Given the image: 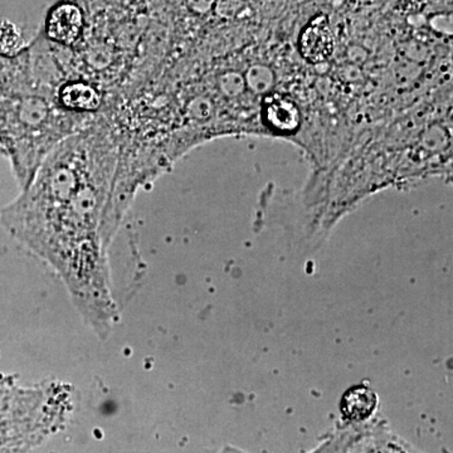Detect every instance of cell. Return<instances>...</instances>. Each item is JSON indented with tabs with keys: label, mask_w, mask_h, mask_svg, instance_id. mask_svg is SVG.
<instances>
[{
	"label": "cell",
	"mask_w": 453,
	"mask_h": 453,
	"mask_svg": "<svg viewBox=\"0 0 453 453\" xmlns=\"http://www.w3.org/2000/svg\"><path fill=\"white\" fill-rule=\"evenodd\" d=\"M98 118L74 115L57 105L52 92L33 80L27 47L12 57L0 79V149L19 189L28 187L57 146Z\"/></svg>",
	"instance_id": "cell-1"
},
{
	"label": "cell",
	"mask_w": 453,
	"mask_h": 453,
	"mask_svg": "<svg viewBox=\"0 0 453 453\" xmlns=\"http://www.w3.org/2000/svg\"><path fill=\"white\" fill-rule=\"evenodd\" d=\"M85 33L82 8L73 2H59L50 9L44 22L43 38L65 50L79 47Z\"/></svg>",
	"instance_id": "cell-2"
},
{
	"label": "cell",
	"mask_w": 453,
	"mask_h": 453,
	"mask_svg": "<svg viewBox=\"0 0 453 453\" xmlns=\"http://www.w3.org/2000/svg\"><path fill=\"white\" fill-rule=\"evenodd\" d=\"M299 50L306 61L320 64L334 52V35L326 16H316L300 35Z\"/></svg>",
	"instance_id": "cell-3"
},
{
	"label": "cell",
	"mask_w": 453,
	"mask_h": 453,
	"mask_svg": "<svg viewBox=\"0 0 453 453\" xmlns=\"http://www.w3.org/2000/svg\"><path fill=\"white\" fill-rule=\"evenodd\" d=\"M262 116L267 127L279 134H294L300 127L299 107L283 95L273 94L265 98Z\"/></svg>",
	"instance_id": "cell-4"
},
{
	"label": "cell",
	"mask_w": 453,
	"mask_h": 453,
	"mask_svg": "<svg viewBox=\"0 0 453 453\" xmlns=\"http://www.w3.org/2000/svg\"><path fill=\"white\" fill-rule=\"evenodd\" d=\"M377 402V395L369 387L357 386L342 396L340 412L349 423H363L374 413Z\"/></svg>",
	"instance_id": "cell-5"
},
{
	"label": "cell",
	"mask_w": 453,
	"mask_h": 453,
	"mask_svg": "<svg viewBox=\"0 0 453 453\" xmlns=\"http://www.w3.org/2000/svg\"><path fill=\"white\" fill-rule=\"evenodd\" d=\"M26 49L19 29L13 23L0 19V56L14 57Z\"/></svg>",
	"instance_id": "cell-6"
}]
</instances>
